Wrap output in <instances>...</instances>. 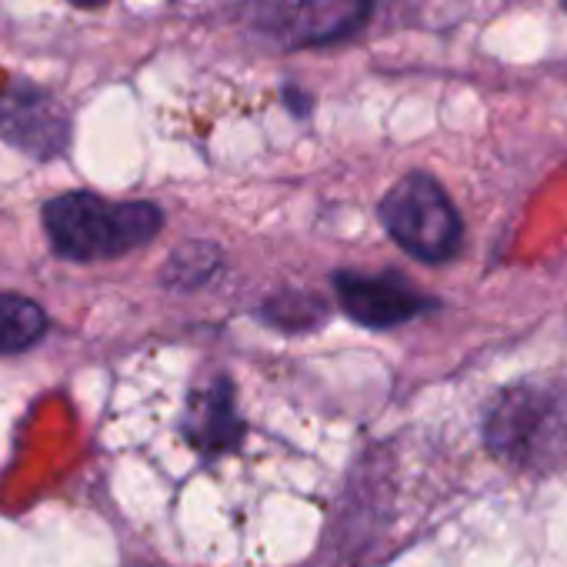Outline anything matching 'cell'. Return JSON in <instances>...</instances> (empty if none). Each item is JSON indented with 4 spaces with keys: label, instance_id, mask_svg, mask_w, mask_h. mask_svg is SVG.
I'll use <instances>...</instances> for the list:
<instances>
[{
    "label": "cell",
    "instance_id": "ba28073f",
    "mask_svg": "<svg viewBox=\"0 0 567 567\" xmlns=\"http://www.w3.org/2000/svg\"><path fill=\"white\" fill-rule=\"evenodd\" d=\"M44 331H48V315L41 305L21 295H0V354L38 344Z\"/></svg>",
    "mask_w": 567,
    "mask_h": 567
},
{
    "label": "cell",
    "instance_id": "52a82bcc",
    "mask_svg": "<svg viewBox=\"0 0 567 567\" xmlns=\"http://www.w3.org/2000/svg\"><path fill=\"white\" fill-rule=\"evenodd\" d=\"M240 431L244 424L237 421L234 414V404H230V388L224 381H217L214 388H207L204 394H197L190 401V414H187V437L214 454V451H227L240 441Z\"/></svg>",
    "mask_w": 567,
    "mask_h": 567
},
{
    "label": "cell",
    "instance_id": "3957f363",
    "mask_svg": "<svg viewBox=\"0 0 567 567\" xmlns=\"http://www.w3.org/2000/svg\"><path fill=\"white\" fill-rule=\"evenodd\" d=\"M388 234L417 260L444 264L461 250V217L444 187L427 174H408L381 200Z\"/></svg>",
    "mask_w": 567,
    "mask_h": 567
},
{
    "label": "cell",
    "instance_id": "8992f818",
    "mask_svg": "<svg viewBox=\"0 0 567 567\" xmlns=\"http://www.w3.org/2000/svg\"><path fill=\"white\" fill-rule=\"evenodd\" d=\"M334 288H338L344 311L368 328H391V324L411 321L414 315L427 311V301L394 277L338 274Z\"/></svg>",
    "mask_w": 567,
    "mask_h": 567
},
{
    "label": "cell",
    "instance_id": "277c9868",
    "mask_svg": "<svg viewBox=\"0 0 567 567\" xmlns=\"http://www.w3.org/2000/svg\"><path fill=\"white\" fill-rule=\"evenodd\" d=\"M247 8L267 38L308 48L354 34L371 14V0H250Z\"/></svg>",
    "mask_w": 567,
    "mask_h": 567
},
{
    "label": "cell",
    "instance_id": "30bf717a",
    "mask_svg": "<svg viewBox=\"0 0 567 567\" xmlns=\"http://www.w3.org/2000/svg\"><path fill=\"white\" fill-rule=\"evenodd\" d=\"M564 8H567V0H564Z\"/></svg>",
    "mask_w": 567,
    "mask_h": 567
},
{
    "label": "cell",
    "instance_id": "6da1fadb",
    "mask_svg": "<svg viewBox=\"0 0 567 567\" xmlns=\"http://www.w3.org/2000/svg\"><path fill=\"white\" fill-rule=\"evenodd\" d=\"M164 214L147 200L111 204L97 194L74 190L44 204V227L54 250L68 260L121 257L157 237Z\"/></svg>",
    "mask_w": 567,
    "mask_h": 567
},
{
    "label": "cell",
    "instance_id": "7a4b0ae2",
    "mask_svg": "<svg viewBox=\"0 0 567 567\" xmlns=\"http://www.w3.org/2000/svg\"><path fill=\"white\" fill-rule=\"evenodd\" d=\"M484 437L501 461L524 471H550L567 454V417L550 394L514 388L491 404Z\"/></svg>",
    "mask_w": 567,
    "mask_h": 567
},
{
    "label": "cell",
    "instance_id": "9c48e42d",
    "mask_svg": "<svg viewBox=\"0 0 567 567\" xmlns=\"http://www.w3.org/2000/svg\"><path fill=\"white\" fill-rule=\"evenodd\" d=\"M74 8H101V4H107V0H71Z\"/></svg>",
    "mask_w": 567,
    "mask_h": 567
},
{
    "label": "cell",
    "instance_id": "5b68a950",
    "mask_svg": "<svg viewBox=\"0 0 567 567\" xmlns=\"http://www.w3.org/2000/svg\"><path fill=\"white\" fill-rule=\"evenodd\" d=\"M0 131L34 157H54L71 137V121L51 94L31 84H14L0 97Z\"/></svg>",
    "mask_w": 567,
    "mask_h": 567
}]
</instances>
